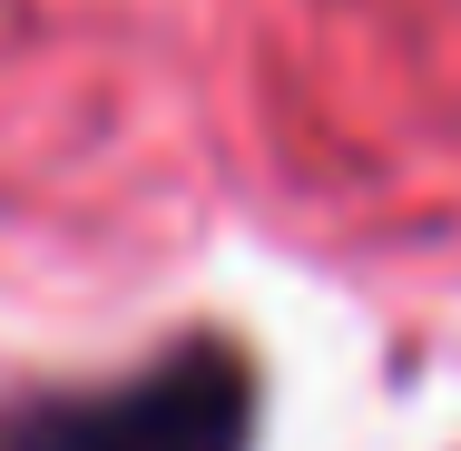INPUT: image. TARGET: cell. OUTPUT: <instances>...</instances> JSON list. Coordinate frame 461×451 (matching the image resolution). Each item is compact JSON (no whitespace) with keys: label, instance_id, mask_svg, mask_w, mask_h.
Here are the masks:
<instances>
[{"label":"cell","instance_id":"obj_1","mask_svg":"<svg viewBox=\"0 0 461 451\" xmlns=\"http://www.w3.org/2000/svg\"><path fill=\"white\" fill-rule=\"evenodd\" d=\"M256 432V383L226 344H186L158 373L98 392V402H59L40 412L20 451H246Z\"/></svg>","mask_w":461,"mask_h":451}]
</instances>
